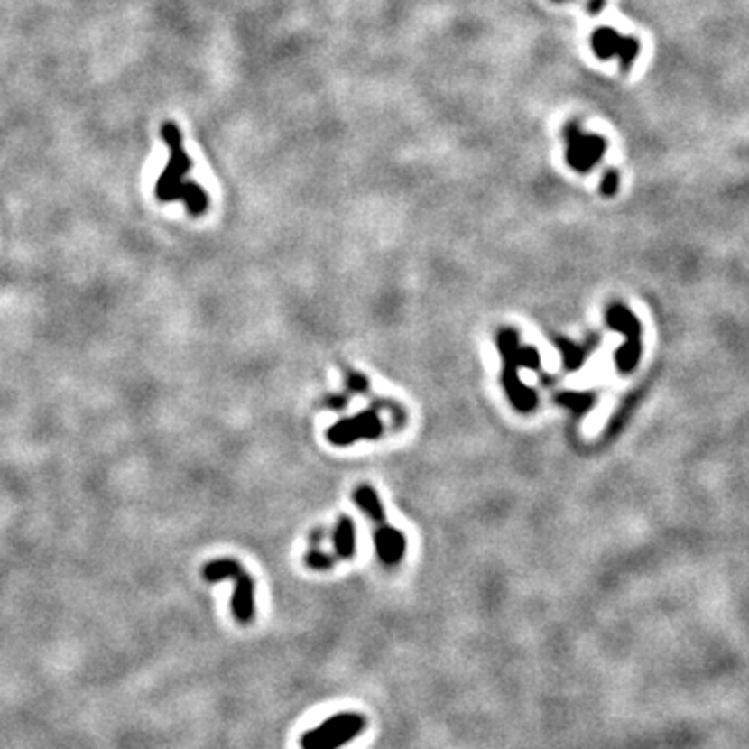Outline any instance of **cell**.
Instances as JSON below:
<instances>
[{"mask_svg": "<svg viewBox=\"0 0 749 749\" xmlns=\"http://www.w3.org/2000/svg\"><path fill=\"white\" fill-rule=\"evenodd\" d=\"M591 44H594V51L599 59H621L623 67L631 65V60L637 57V42L631 38H624L621 33L610 30V27H602V30L594 32V38H591Z\"/></svg>", "mask_w": 749, "mask_h": 749, "instance_id": "cell-8", "label": "cell"}, {"mask_svg": "<svg viewBox=\"0 0 749 749\" xmlns=\"http://www.w3.org/2000/svg\"><path fill=\"white\" fill-rule=\"evenodd\" d=\"M202 577L207 578L208 583H217L221 578L231 577L234 578V597H231V612H234L236 621L240 624H250L254 621V578L248 573H244L240 562L229 560V558H223V560H213L208 562L207 567L202 569Z\"/></svg>", "mask_w": 749, "mask_h": 749, "instance_id": "cell-3", "label": "cell"}, {"mask_svg": "<svg viewBox=\"0 0 749 749\" xmlns=\"http://www.w3.org/2000/svg\"><path fill=\"white\" fill-rule=\"evenodd\" d=\"M338 556H331V554H325V551L312 548L309 554H306V564H309L310 569H317V570H327L331 569L333 564H336Z\"/></svg>", "mask_w": 749, "mask_h": 749, "instance_id": "cell-14", "label": "cell"}, {"mask_svg": "<svg viewBox=\"0 0 749 749\" xmlns=\"http://www.w3.org/2000/svg\"><path fill=\"white\" fill-rule=\"evenodd\" d=\"M554 342L558 346V350H560L564 369H567V371H578L583 366L585 360H587L591 350L596 348L597 339L594 338L587 346H577V344H573L567 338H556Z\"/></svg>", "mask_w": 749, "mask_h": 749, "instance_id": "cell-11", "label": "cell"}, {"mask_svg": "<svg viewBox=\"0 0 749 749\" xmlns=\"http://www.w3.org/2000/svg\"><path fill=\"white\" fill-rule=\"evenodd\" d=\"M556 3H560V0H556ZM597 6H599V9H602V6H604V0H597Z\"/></svg>", "mask_w": 749, "mask_h": 749, "instance_id": "cell-19", "label": "cell"}, {"mask_svg": "<svg viewBox=\"0 0 749 749\" xmlns=\"http://www.w3.org/2000/svg\"><path fill=\"white\" fill-rule=\"evenodd\" d=\"M606 323L612 331H621L624 336V344L615 354V365L618 373L629 374L642 360V323L624 304H612L606 312Z\"/></svg>", "mask_w": 749, "mask_h": 749, "instance_id": "cell-5", "label": "cell"}, {"mask_svg": "<svg viewBox=\"0 0 749 749\" xmlns=\"http://www.w3.org/2000/svg\"><path fill=\"white\" fill-rule=\"evenodd\" d=\"M325 404L329 408H336V411H342V408L348 404V400H346L344 396H336V398H327Z\"/></svg>", "mask_w": 749, "mask_h": 749, "instance_id": "cell-18", "label": "cell"}, {"mask_svg": "<svg viewBox=\"0 0 749 749\" xmlns=\"http://www.w3.org/2000/svg\"><path fill=\"white\" fill-rule=\"evenodd\" d=\"M567 142V162L578 173H587L606 153V140L594 134H585L575 124L564 127Z\"/></svg>", "mask_w": 749, "mask_h": 749, "instance_id": "cell-6", "label": "cell"}, {"mask_svg": "<svg viewBox=\"0 0 749 749\" xmlns=\"http://www.w3.org/2000/svg\"><path fill=\"white\" fill-rule=\"evenodd\" d=\"M333 548H336V556L342 560H350L356 554V527L350 516H342L333 529Z\"/></svg>", "mask_w": 749, "mask_h": 749, "instance_id": "cell-10", "label": "cell"}, {"mask_svg": "<svg viewBox=\"0 0 749 749\" xmlns=\"http://www.w3.org/2000/svg\"><path fill=\"white\" fill-rule=\"evenodd\" d=\"M519 363L524 369H531V371H540L541 366V356L537 348H531V346H522L519 348Z\"/></svg>", "mask_w": 749, "mask_h": 749, "instance_id": "cell-15", "label": "cell"}, {"mask_svg": "<svg viewBox=\"0 0 749 749\" xmlns=\"http://www.w3.org/2000/svg\"><path fill=\"white\" fill-rule=\"evenodd\" d=\"M556 402L564 408H569V411H573L577 417H583L585 412L591 411L596 404V396L594 393H581V392H569V393H560V396H556Z\"/></svg>", "mask_w": 749, "mask_h": 749, "instance_id": "cell-13", "label": "cell"}, {"mask_svg": "<svg viewBox=\"0 0 749 749\" xmlns=\"http://www.w3.org/2000/svg\"><path fill=\"white\" fill-rule=\"evenodd\" d=\"M346 385L354 393H366L369 392V379L363 377L360 373H348L346 374Z\"/></svg>", "mask_w": 749, "mask_h": 749, "instance_id": "cell-16", "label": "cell"}, {"mask_svg": "<svg viewBox=\"0 0 749 749\" xmlns=\"http://www.w3.org/2000/svg\"><path fill=\"white\" fill-rule=\"evenodd\" d=\"M161 138L171 150L165 171L161 173L159 181H156L154 194L156 199L162 202L181 200L186 204L190 215H202L208 208V196L204 190L194 181H186V175L192 169V161L183 148V135L180 127L175 124H165L161 127Z\"/></svg>", "mask_w": 749, "mask_h": 749, "instance_id": "cell-1", "label": "cell"}, {"mask_svg": "<svg viewBox=\"0 0 749 749\" xmlns=\"http://www.w3.org/2000/svg\"><path fill=\"white\" fill-rule=\"evenodd\" d=\"M384 435V423L374 411H365L352 419H342L327 429V439L333 446H350L360 439H379Z\"/></svg>", "mask_w": 749, "mask_h": 749, "instance_id": "cell-7", "label": "cell"}, {"mask_svg": "<svg viewBox=\"0 0 749 749\" xmlns=\"http://www.w3.org/2000/svg\"><path fill=\"white\" fill-rule=\"evenodd\" d=\"M374 550H377L381 562L387 564V567H396L406 554V537L402 531L384 522L374 531Z\"/></svg>", "mask_w": 749, "mask_h": 749, "instance_id": "cell-9", "label": "cell"}, {"mask_svg": "<svg viewBox=\"0 0 749 749\" xmlns=\"http://www.w3.org/2000/svg\"><path fill=\"white\" fill-rule=\"evenodd\" d=\"M618 192V173L608 171L602 181V194L604 196H615Z\"/></svg>", "mask_w": 749, "mask_h": 749, "instance_id": "cell-17", "label": "cell"}, {"mask_svg": "<svg viewBox=\"0 0 749 749\" xmlns=\"http://www.w3.org/2000/svg\"><path fill=\"white\" fill-rule=\"evenodd\" d=\"M354 502H356V506L374 522H385V510L381 506L377 492H374L371 485H360L356 492H354Z\"/></svg>", "mask_w": 749, "mask_h": 749, "instance_id": "cell-12", "label": "cell"}, {"mask_svg": "<svg viewBox=\"0 0 749 749\" xmlns=\"http://www.w3.org/2000/svg\"><path fill=\"white\" fill-rule=\"evenodd\" d=\"M366 728V718L358 712H339L327 718L323 725L310 728L302 735V749H339L348 741L356 739Z\"/></svg>", "mask_w": 749, "mask_h": 749, "instance_id": "cell-4", "label": "cell"}, {"mask_svg": "<svg viewBox=\"0 0 749 749\" xmlns=\"http://www.w3.org/2000/svg\"><path fill=\"white\" fill-rule=\"evenodd\" d=\"M495 344H498V352L504 360V371H502V385L506 390L510 402L519 412H531L537 406V393L529 390L527 385H522L519 377V333L514 329H500L498 336H495Z\"/></svg>", "mask_w": 749, "mask_h": 749, "instance_id": "cell-2", "label": "cell"}]
</instances>
